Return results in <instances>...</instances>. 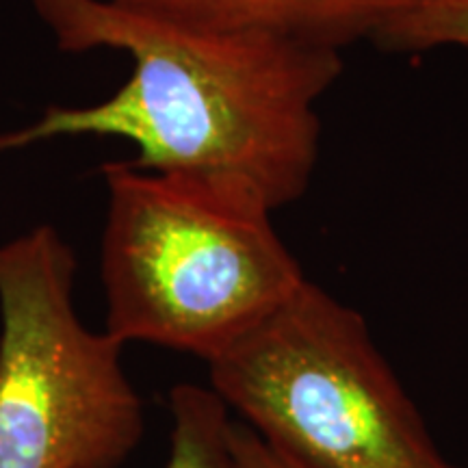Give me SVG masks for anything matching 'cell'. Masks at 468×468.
Wrapping results in <instances>:
<instances>
[{"label":"cell","instance_id":"6da1fadb","mask_svg":"<svg viewBox=\"0 0 468 468\" xmlns=\"http://www.w3.org/2000/svg\"><path fill=\"white\" fill-rule=\"evenodd\" d=\"M66 52L122 50L131 79L91 107H48L0 134V154L57 137H117L134 167L267 213L308 189L319 154L314 104L341 48L273 31L204 28L109 0H31Z\"/></svg>","mask_w":468,"mask_h":468},{"label":"cell","instance_id":"7a4b0ae2","mask_svg":"<svg viewBox=\"0 0 468 468\" xmlns=\"http://www.w3.org/2000/svg\"><path fill=\"white\" fill-rule=\"evenodd\" d=\"M101 276L122 345L218 358L303 284L271 213L133 163L102 167Z\"/></svg>","mask_w":468,"mask_h":468},{"label":"cell","instance_id":"3957f363","mask_svg":"<svg viewBox=\"0 0 468 468\" xmlns=\"http://www.w3.org/2000/svg\"><path fill=\"white\" fill-rule=\"evenodd\" d=\"M208 373L228 410L303 468H460L436 447L365 317L308 278Z\"/></svg>","mask_w":468,"mask_h":468},{"label":"cell","instance_id":"277c9868","mask_svg":"<svg viewBox=\"0 0 468 468\" xmlns=\"http://www.w3.org/2000/svg\"><path fill=\"white\" fill-rule=\"evenodd\" d=\"M74 280L57 228L0 243V468H120L142 442L124 345L80 321Z\"/></svg>","mask_w":468,"mask_h":468},{"label":"cell","instance_id":"5b68a950","mask_svg":"<svg viewBox=\"0 0 468 468\" xmlns=\"http://www.w3.org/2000/svg\"><path fill=\"white\" fill-rule=\"evenodd\" d=\"M139 14L204 28L273 31L343 48L373 37L419 0H109Z\"/></svg>","mask_w":468,"mask_h":468},{"label":"cell","instance_id":"8992f818","mask_svg":"<svg viewBox=\"0 0 468 468\" xmlns=\"http://www.w3.org/2000/svg\"><path fill=\"white\" fill-rule=\"evenodd\" d=\"M169 414L165 468H243L230 441V410L213 388L178 384L169 395Z\"/></svg>","mask_w":468,"mask_h":468},{"label":"cell","instance_id":"52a82bcc","mask_svg":"<svg viewBox=\"0 0 468 468\" xmlns=\"http://www.w3.org/2000/svg\"><path fill=\"white\" fill-rule=\"evenodd\" d=\"M373 39L399 52L468 46V0H419L390 17Z\"/></svg>","mask_w":468,"mask_h":468},{"label":"cell","instance_id":"ba28073f","mask_svg":"<svg viewBox=\"0 0 468 468\" xmlns=\"http://www.w3.org/2000/svg\"><path fill=\"white\" fill-rule=\"evenodd\" d=\"M232 449L243 468H303L295 460L286 458L282 452L271 447L267 441L256 434L250 425L234 423L230 427Z\"/></svg>","mask_w":468,"mask_h":468}]
</instances>
